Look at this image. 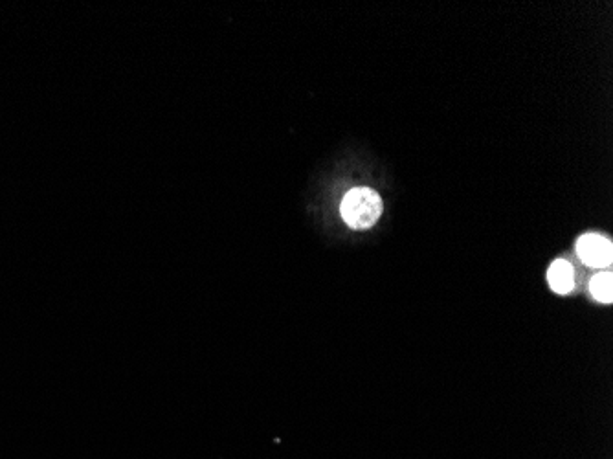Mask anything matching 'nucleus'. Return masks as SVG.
<instances>
[{
	"instance_id": "nucleus-4",
	"label": "nucleus",
	"mask_w": 613,
	"mask_h": 459,
	"mask_svg": "<svg viewBox=\"0 0 613 459\" xmlns=\"http://www.w3.org/2000/svg\"><path fill=\"white\" fill-rule=\"evenodd\" d=\"M591 296L599 303L613 302V276L612 272H599L590 281Z\"/></svg>"
},
{
	"instance_id": "nucleus-1",
	"label": "nucleus",
	"mask_w": 613,
	"mask_h": 459,
	"mask_svg": "<svg viewBox=\"0 0 613 459\" xmlns=\"http://www.w3.org/2000/svg\"><path fill=\"white\" fill-rule=\"evenodd\" d=\"M382 208L384 204L377 191L355 188L344 197L340 212L347 226H351L353 230H368L379 221Z\"/></svg>"
},
{
	"instance_id": "nucleus-2",
	"label": "nucleus",
	"mask_w": 613,
	"mask_h": 459,
	"mask_svg": "<svg viewBox=\"0 0 613 459\" xmlns=\"http://www.w3.org/2000/svg\"><path fill=\"white\" fill-rule=\"evenodd\" d=\"M577 256L591 269H608L612 265V241L599 234H588L577 241Z\"/></svg>"
},
{
	"instance_id": "nucleus-3",
	"label": "nucleus",
	"mask_w": 613,
	"mask_h": 459,
	"mask_svg": "<svg viewBox=\"0 0 613 459\" xmlns=\"http://www.w3.org/2000/svg\"><path fill=\"white\" fill-rule=\"evenodd\" d=\"M547 283L557 294H569L575 289V270L566 259H555L547 270Z\"/></svg>"
}]
</instances>
